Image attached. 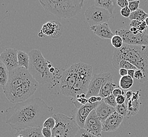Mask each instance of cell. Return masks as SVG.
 <instances>
[{
	"mask_svg": "<svg viewBox=\"0 0 148 137\" xmlns=\"http://www.w3.org/2000/svg\"><path fill=\"white\" fill-rule=\"evenodd\" d=\"M129 30H130V31L132 33H134V34H138L140 32L138 30V28H135V27H131Z\"/></svg>",
	"mask_w": 148,
	"mask_h": 137,
	"instance_id": "7dc6e473",
	"label": "cell"
},
{
	"mask_svg": "<svg viewBox=\"0 0 148 137\" xmlns=\"http://www.w3.org/2000/svg\"><path fill=\"white\" fill-rule=\"evenodd\" d=\"M147 25L145 23V21H143V22H141V23L139 24V26L138 28V30L140 32H146V30L147 29Z\"/></svg>",
	"mask_w": 148,
	"mask_h": 137,
	"instance_id": "60d3db41",
	"label": "cell"
},
{
	"mask_svg": "<svg viewBox=\"0 0 148 137\" xmlns=\"http://www.w3.org/2000/svg\"><path fill=\"white\" fill-rule=\"evenodd\" d=\"M75 137H99L94 136L87 131L84 129L81 128Z\"/></svg>",
	"mask_w": 148,
	"mask_h": 137,
	"instance_id": "d6a6232c",
	"label": "cell"
},
{
	"mask_svg": "<svg viewBox=\"0 0 148 137\" xmlns=\"http://www.w3.org/2000/svg\"><path fill=\"white\" fill-rule=\"evenodd\" d=\"M134 83V78L127 75L121 77L120 79L119 85L123 90H128L132 86Z\"/></svg>",
	"mask_w": 148,
	"mask_h": 137,
	"instance_id": "484cf974",
	"label": "cell"
},
{
	"mask_svg": "<svg viewBox=\"0 0 148 137\" xmlns=\"http://www.w3.org/2000/svg\"><path fill=\"white\" fill-rule=\"evenodd\" d=\"M134 77L138 79L139 81L141 83L143 78H144V74H143V71L139 68H137L136 70H135Z\"/></svg>",
	"mask_w": 148,
	"mask_h": 137,
	"instance_id": "e575fe53",
	"label": "cell"
},
{
	"mask_svg": "<svg viewBox=\"0 0 148 137\" xmlns=\"http://www.w3.org/2000/svg\"><path fill=\"white\" fill-rule=\"evenodd\" d=\"M115 111L123 117H127L128 113L127 105L125 103L122 104H117V106L115 107Z\"/></svg>",
	"mask_w": 148,
	"mask_h": 137,
	"instance_id": "f1b7e54d",
	"label": "cell"
},
{
	"mask_svg": "<svg viewBox=\"0 0 148 137\" xmlns=\"http://www.w3.org/2000/svg\"><path fill=\"white\" fill-rule=\"evenodd\" d=\"M103 101L106 103L108 104L109 106H111L114 108L117 106L116 97L113 94H110L108 97L104 98Z\"/></svg>",
	"mask_w": 148,
	"mask_h": 137,
	"instance_id": "1f68e13d",
	"label": "cell"
},
{
	"mask_svg": "<svg viewBox=\"0 0 148 137\" xmlns=\"http://www.w3.org/2000/svg\"><path fill=\"white\" fill-rule=\"evenodd\" d=\"M131 10L129 8L128 6L125 7L124 8H122L120 10V14L125 17H129L130 15H131Z\"/></svg>",
	"mask_w": 148,
	"mask_h": 137,
	"instance_id": "d590c367",
	"label": "cell"
},
{
	"mask_svg": "<svg viewBox=\"0 0 148 137\" xmlns=\"http://www.w3.org/2000/svg\"><path fill=\"white\" fill-rule=\"evenodd\" d=\"M148 17V14L145 13L143 9H139L136 11L131 12V14L129 19L130 20H137L140 22L145 21V19Z\"/></svg>",
	"mask_w": 148,
	"mask_h": 137,
	"instance_id": "4316f807",
	"label": "cell"
},
{
	"mask_svg": "<svg viewBox=\"0 0 148 137\" xmlns=\"http://www.w3.org/2000/svg\"><path fill=\"white\" fill-rule=\"evenodd\" d=\"M77 77V63H75L62 73L60 84V92L67 97H71L76 82Z\"/></svg>",
	"mask_w": 148,
	"mask_h": 137,
	"instance_id": "ba28073f",
	"label": "cell"
},
{
	"mask_svg": "<svg viewBox=\"0 0 148 137\" xmlns=\"http://www.w3.org/2000/svg\"><path fill=\"white\" fill-rule=\"evenodd\" d=\"M119 72L120 75L121 77L128 75V70H126L125 68H120Z\"/></svg>",
	"mask_w": 148,
	"mask_h": 137,
	"instance_id": "bcb514c9",
	"label": "cell"
},
{
	"mask_svg": "<svg viewBox=\"0 0 148 137\" xmlns=\"http://www.w3.org/2000/svg\"><path fill=\"white\" fill-rule=\"evenodd\" d=\"M77 77L73 90L72 97L78 95L87 94L89 84L92 77V66L83 62L77 63Z\"/></svg>",
	"mask_w": 148,
	"mask_h": 137,
	"instance_id": "52a82bcc",
	"label": "cell"
},
{
	"mask_svg": "<svg viewBox=\"0 0 148 137\" xmlns=\"http://www.w3.org/2000/svg\"><path fill=\"white\" fill-rule=\"evenodd\" d=\"M124 117L115 111L102 123L103 131L114 132L119 128Z\"/></svg>",
	"mask_w": 148,
	"mask_h": 137,
	"instance_id": "e0dca14e",
	"label": "cell"
},
{
	"mask_svg": "<svg viewBox=\"0 0 148 137\" xmlns=\"http://www.w3.org/2000/svg\"><path fill=\"white\" fill-rule=\"evenodd\" d=\"M18 63L19 67H24L29 69V54L23 51H18Z\"/></svg>",
	"mask_w": 148,
	"mask_h": 137,
	"instance_id": "d4e9b609",
	"label": "cell"
},
{
	"mask_svg": "<svg viewBox=\"0 0 148 137\" xmlns=\"http://www.w3.org/2000/svg\"><path fill=\"white\" fill-rule=\"evenodd\" d=\"M17 53L16 49L8 48L4 50L1 54V61L5 64L9 71L19 67Z\"/></svg>",
	"mask_w": 148,
	"mask_h": 137,
	"instance_id": "2e32d148",
	"label": "cell"
},
{
	"mask_svg": "<svg viewBox=\"0 0 148 137\" xmlns=\"http://www.w3.org/2000/svg\"><path fill=\"white\" fill-rule=\"evenodd\" d=\"M112 75L110 72H102L99 74H95L91 78L89 84L86 98L92 96L99 95L100 89L106 81Z\"/></svg>",
	"mask_w": 148,
	"mask_h": 137,
	"instance_id": "7c38bea8",
	"label": "cell"
},
{
	"mask_svg": "<svg viewBox=\"0 0 148 137\" xmlns=\"http://www.w3.org/2000/svg\"><path fill=\"white\" fill-rule=\"evenodd\" d=\"M91 31L93 32L98 37L103 39H110L114 36L112 32L107 23L100 24L97 26H91L90 28Z\"/></svg>",
	"mask_w": 148,
	"mask_h": 137,
	"instance_id": "ac0fdd59",
	"label": "cell"
},
{
	"mask_svg": "<svg viewBox=\"0 0 148 137\" xmlns=\"http://www.w3.org/2000/svg\"><path fill=\"white\" fill-rule=\"evenodd\" d=\"M100 102L90 104L88 102L79 109H74L71 111V114L75 120L76 121L80 128H84L86 121L89 115L93 110L97 108Z\"/></svg>",
	"mask_w": 148,
	"mask_h": 137,
	"instance_id": "4fadbf2b",
	"label": "cell"
},
{
	"mask_svg": "<svg viewBox=\"0 0 148 137\" xmlns=\"http://www.w3.org/2000/svg\"><path fill=\"white\" fill-rule=\"evenodd\" d=\"M145 23H146V24H147V26H148V17L145 19Z\"/></svg>",
	"mask_w": 148,
	"mask_h": 137,
	"instance_id": "f907efd6",
	"label": "cell"
},
{
	"mask_svg": "<svg viewBox=\"0 0 148 137\" xmlns=\"http://www.w3.org/2000/svg\"><path fill=\"white\" fill-rule=\"evenodd\" d=\"M112 94H114L116 97H117L120 95H125V92L124 91H123V90L120 89L115 88L112 92Z\"/></svg>",
	"mask_w": 148,
	"mask_h": 137,
	"instance_id": "b9f144b4",
	"label": "cell"
},
{
	"mask_svg": "<svg viewBox=\"0 0 148 137\" xmlns=\"http://www.w3.org/2000/svg\"><path fill=\"white\" fill-rule=\"evenodd\" d=\"M15 137H23V136L21 134H15Z\"/></svg>",
	"mask_w": 148,
	"mask_h": 137,
	"instance_id": "681fc988",
	"label": "cell"
},
{
	"mask_svg": "<svg viewBox=\"0 0 148 137\" xmlns=\"http://www.w3.org/2000/svg\"><path fill=\"white\" fill-rule=\"evenodd\" d=\"M125 68L126 70H136L137 68L128 61L121 60L119 63V68Z\"/></svg>",
	"mask_w": 148,
	"mask_h": 137,
	"instance_id": "f546056e",
	"label": "cell"
},
{
	"mask_svg": "<svg viewBox=\"0 0 148 137\" xmlns=\"http://www.w3.org/2000/svg\"><path fill=\"white\" fill-rule=\"evenodd\" d=\"M88 102L90 104H94L95 103L100 102L103 100V98L100 96H92L88 99Z\"/></svg>",
	"mask_w": 148,
	"mask_h": 137,
	"instance_id": "74e56055",
	"label": "cell"
},
{
	"mask_svg": "<svg viewBox=\"0 0 148 137\" xmlns=\"http://www.w3.org/2000/svg\"><path fill=\"white\" fill-rule=\"evenodd\" d=\"M29 73L38 83L45 84L49 83V88L58 86L63 72L56 70L52 63L44 57L38 49H33L29 52Z\"/></svg>",
	"mask_w": 148,
	"mask_h": 137,
	"instance_id": "7a4b0ae2",
	"label": "cell"
},
{
	"mask_svg": "<svg viewBox=\"0 0 148 137\" xmlns=\"http://www.w3.org/2000/svg\"><path fill=\"white\" fill-rule=\"evenodd\" d=\"M76 100H77V102L81 106H84L88 102V100L86 98H80L78 99H76Z\"/></svg>",
	"mask_w": 148,
	"mask_h": 137,
	"instance_id": "7bdbcfd3",
	"label": "cell"
},
{
	"mask_svg": "<svg viewBox=\"0 0 148 137\" xmlns=\"http://www.w3.org/2000/svg\"><path fill=\"white\" fill-rule=\"evenodd\" d=\"M56 120L54 118L53 116L49 117L45 121L43 124V127L51 129L53 130L54 128L56 126Z\"/></svg>",
	"mask_w": 148,
	"mask_h": 137,
	"instance_id": "4dcf8cb0",
	"label": "cell"
},
{
	"mask_svg": "<svg viewBox=\"0 0 148 137\" xmlns=\"http://www.w3.org/2000/svg\"><path fill=\"white\" fill-rule=\"evenodd\" d=\"M130 62L143 71L144 78L141 83L148 80V46H130L124 43L120 49H114L112 59V65L117 70L121 60Z\"/></svg>",
	"mask_w": 148,
	"mask_h": 137,
	"instance_id": "3957f363",
	"label": "cell"
},
{
	"mask_svg": "<svg viewBox=\"0 0 148 137\" xmlns=\"http://www.w3.org/2000/svg\"><path fill=\"white\" fill-rule=\"evenodd\" d=\"M116 83L114 82L113 76L112 75L103 83L100 89L98 96L103 98V99L108 97L110 94H112V92L116 88Z\"/></svg>",
	"mask_w": 148,
	"mask_h": 137,
	"instance_id": "44dd1931",
	"label": "cell"
},
{
	"mask_svg": "<svg viewBox=\"0 0 148 137\" xmlns=\"http://www.w3.org/2000/svg\"><path fill=\"white\" fill-rule=\"evenodd\" d=\"M43 127L28 128L18 130L16 134H21L23 137H44L42 133Z\"/></svg>",
	"mask_w": 148,
	"mask_h": 137,
	"instance_id": "7402d4cb",
	"label": "cell"
},
{
	"mask_svg": "<svg viewBox=\"0 0 148 137\" xmlns=\"http://www.w3.org/2000/svg\"><path fill=\"white\" fill-rule=\"evenodd\" d=\"M63 26L61 23L57 21H49L45 23L40 32L38 33L40 37L48 36L53 39L60 37L63 33Z\"/></svg>",
	"mask_w": 148,
	"mask_h": 137,
	"instance_id": "9a60e30c",
	"label": "cell"
},
{
	"mask_svg": "<svg viewBox=\"0 0 148 137\" xmlns=\"http://www.w3.org/2000/svg\"><path fill=\"white\" fill-rule=\"evenodd\" d=\"M138 1V0H128L129 2H133V1Z\"/></svg>",
	"mask_w": 148,
	"mask_h": 137,
	"instance_id": "816d5d0a",
	"label": "cell"
},
{
	"mask_svg": "<svg viewBox=\"0 0 148 137\" xmlns=\"http://www.w3.org/2000/svg\"><path fill=\"white\" fill-rule=\"evenodd\" d=\"M33 77L29 73V70L24 67H18L9 71V79L4 92L9 91L22 85Z\"/></svg>",
	"mask_w": 148,
	"mask_h": 137,
	"instance_id": "9c48e42d",
	"label": "cell"
},
{
	"mask_svg": "<svg viewBox=\"0 0 148 137\" xmlns=\"http://www.w3.org/2000/svg\"><path fill=\"white\" fill-rule=\"evenodd\" d=\"M46 11L60 19H70L78 15L83 6L80 0H39Z\"/></svg>",
	"mask_w": 148,
	"mask_h": 137,
	"instance_id": "277c9868",
	"label": "cell"
},
{
	"mask_svg": "<svg viewBox=\"0 0 148 137\" xmlns=\"http://www.w3.org/2000/svg\"><path fill=\"white\" fill-rule=\"evenodd\" d=\"M134 72H135V70H128V75L130 76L132 78H134Z\"/></svg>",
	"mask_w": 148,
	"mask_h": 137,
	"instance_id": "c3c4849f",
	"label": "cell"
},
{
	"mask_svg": "<svg viewBox=\"0 0 148 137\" xmlns=\"http://www.w3.org/2000/svg\"><path fill=\"white\" fill-rule=\"evenodd\" d=\"M54 137H61L60 136H59V135H56V136H54Z\"/></svg>",
	"mask_w": 148,
	"mask_h": 137,
	"instance_id": "f5cc1de1",
	"label": "cell"
},
{
	"mask_svg": "<svg viewBox=\"0 0 148 137\" xmlns=\"http://www.w3.org/2000/svg\"><path fill=\"white\" fill-rule=\"evenodd\" d=\"M42 133L44 137H53V132L51 129L43 127Z\"/></svg>",
	"mask_w": 148,
	"mask_h": 137,
	"instance_id": "8d00e7d4",
	"label": "cell"
},
{
	"mask_svg": "<svg viewBox=\"0 0 148 137\" xmlns=\"http://www.w3.org/2000/svg\"><path fill=\"white\" fill-rule=\"evenodd\" d=\"M126 97L125 96V95H120L116 97V102H117V104H122L125 103V101Z\"/></svg>",
	"mask_w": 148,
	"mask_h": 137,
	"instance_id": "ab89813d",
	"label": "cell"
},
{
	"mask_svg": "<svg viewBox=\"0 0 148 137\" xmlns=\"http://www.w3.org/2000/svg\"><path fill=\"white\" fill-rule=\"evenodd\" d=\"M140 23H141V22H140L139 21H138V20H131V22L130 24V26L131 27H135V28H138Z\"/></svg>",
	"mask_w": 148,
	"mask_h": 137,
	"instance_id": "ee69618b",
	"label": "cell"
},
{
	"mask_svg": "<svg viewBox=\"0 0 148 137\" xmlns=\"http://www.w3.org/2000/svg\"><path fill=\"white\" fill-rule=\"evenodd\" d=\"M80 1H81V3H82V0H80ZM82 6H83V5H82Z\"/></svg>",
	"mask_w": 148,
	"mask_h": 137,
	"instance_id": "db71d44e",
	"label": "cell"
},
{
	"mask_svg": "<svg viewBox=\"0 0 148 137\" xmlns=\"http://www.w3.org/2000/svg\"><path fill=\"white\" fill-rule=\"evenodd\" d=\"M139 92V91L134 92L131 100H129L127 102L128 113L127 117L128 118L136 116L139 111L140 106Z\"/></svg>",
	"mask_w": 148,
	"mask_h": 137,
	"instance_id": "d6986e66",
	"label": "cell"
},
{
	"mask_svg": "<svg viewBox=\"0 0 148 137\" xmlns=\"http://www.w3.org/2000/svg\"><path fill=\"white\" fill-rule=\"evenodd\" d=\"M95 110L97 116L101 123L103 122L107 118L116 111L115 108L106 103L103 101V99Z\"/></svg>",
	"mask_w": 148,
	"mask_h": 137,
	"instance_id": "ffe728a7",
	"label": "cell"
},
{
	"mask_svg": "<svg viewBox=\"0 0 148 137\" xmlns=\"http://www.w3.org/2000/svg\"><path fill=\"white\" fill-rule=\"evenodd\" d=\"M84 16L90 27L107 23L111 17V15L107 10L94 5L86 9Z\"/></svg>",
	"mask_w": 148,
	"mask_h": 137,
	"instance_id": "30bf717a",
	"label": "cell"
},
{
	"mask_svg": "<svg viewBox=\"0 0 148 137\" xmlns=\"http://www.w3.org/2000/svg\"><path fill=\"white\" fill-rule=\"evenodd\" d=\"M111 43L112 46L115 49H120L123 45V38L119 35H114V37L111 39Z\"/></svg>",
	"mask_w": 148,
	"mask_h": 137,
	"instance_id": "83f0119b",
	"label": "cell"
},
{
	"mask_svg": "<svg viewBox=\"0 0 148 137\" xmlns=\"http://www.w3.org/2000/svg\"><path fill=\"white\" fill-rule=\"evenodd\" d=\"M115 33L123 38V43L130 46H148V34L146 32L132 33L129 29L116 30Z\"/></svg>",
	"mask_w": 148,
	"mask_h": 137,
	"instance_id": "8fae6325",
	"label": "cell"
},
{
	"mask_svg": "<svg viewBox=\"0 0 148 137\" xmlns=\"http://www.w3.org/2000/svg\"><path fill=\"white\" fill-rule=\"evenodd\" d=\"M84 129L94 136L101 137L102 123L98 117L95 109L90 112L87 118Z\"/></svg>",
	"mask_w": 148,
	"mask_h": 137,
	"instance_id": "5bb4252c",
	"label": "cell"
},
{
	"mask_svg": "<svg viewBox=\"0 0 148 137\" xmlns=\"http://www.w3.org/2000/svg\"><path fill=\"white\" fill-rule=\"evenodd\" d=\"M9 79V71L2 61H0V85L5 88Z\"/></svg>",
	"mask_w": 148,
	"mask_h": 137,
	"instance_id": "cb8c5ba5",
	"label": "cell"
},
{
	"mask_svg": "<svg viewBox=\"0 0 148 137\" xmlns=\"http://www.w3.org/2000/svg\"><path fill=\"white\" fill-rule=\"evenodd\" d=\"M85 1L86 0H82V4L83 6ZM117 1V0H95V6L107 10L112 15Z\"/></svg>",
	"mask_w": 148,
	"mask_h": 137,
	"instance_id": "603a6c76",
	"label": "cell"
},
{
	"mask_svg": "<svg viewBox=\"0 0 148 137\" xmlns=\"http://www.w3.org/2000/svg\"><path fill=\"white\" fill-rule=\"evenodd\" d=\"M133 93H134V92L132 91L131 90H129L125 93V97L128 101L131 100V98H132Z\"/></svg>",
	"mask_w": 148,
	"mask_h": 137,
	"instance_id": "f6af8a7d",
	"label": "cell"
},
{
	"mask_svg": "<svg viewBox=\"0 0 148 137\" xmlns=\"http://www.w3.org/2000/svg\"><path fill=\"white\" fill-rule=\"evenodd\" d=\"M117 4L122 9L128 6L129 2L128 0H117Z\"/></svg>",
	"mask_w": 148,
	"mask_h": 137,
	"instance_id": "f35d334b",
	"label": "cell"
},
{
	"mask_svg": "<svg viewBox=\"0 0 148 137\" xmlns=\"http://www.w3.org/2000/svg\"><path fill=\"white\" fill-rule=\"evenodd\" d=\"M38 86V82L34 77H32L17 88L4 92V93L10 102L15 104L29 99L34 94Z\"/></svg>",
	"mask_w": 148,
	"mask_h": 137,
	"instance_id": "8992f818",
	"label": "cell"
},
{
	"mask_svg": "<svg viewBox=\"0 0 148 137\" xmlns=\"http://www.w3.org/2000/svg\"><path fill=\"white\" fill-rule=\"evenodd\" d=\"M140 3V1L139 0L129 2L128 8L132 12L136 11V10L139 9V8Z\"/></svg>",
	"mask_w": 148,
	"mask_h": 137,
	"instance_id": "836d02e7",
	"label": "cell"
},
{
	"mask_svg": "<svg viewBox=\"0 0 148 137\" xmlns=\"http://www.w3.org/2000/svg\"><path fill=\"white\" fill-rule=\"evenodd\" d=\"M53 117L56 123L52 130V137L56 135L61 137H75L81 129L73 117H69L63 113L54 114Z\"/></svg>",
	"mask_w": 148,
	"mask_h": 137,
	"instance_id": "5b68a950",
	"label": "cell"
},
{
	"mask_svg": "<svg viewBox=\"0 0 148 137\" xmlns=\"http://www.w3.org/2000/svg\"><path fill=\"white\" fill-rule=\"evenodd\" d=\"M6 122L15 130L28 128L43 127L47 118L52 117L53 108L40 98L18 103L4 111Z\"/></svg>",
	"mask_w": 148,
	"mask_h": 137,
	"instance_id": "6da1fadb",
	"label": "cell"
}]
</instances>
